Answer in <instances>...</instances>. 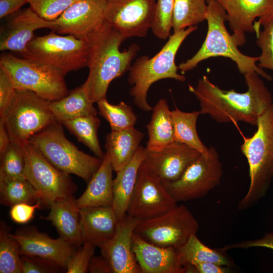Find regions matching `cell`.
<instances>
[{"instance_id":"1","label":"cell","mask_w":273,"mask_h":273,"mask_svg":"<svg viewBox=\"0 0 273 273\" xmlns=\"http://www.w3.org/2000/svg\"><path fill=\"white\" fill-rule=\"evenodd\" d=\"M247 92L223 90L204 75L189 89L199 102L200 114L209 115L216 122H244L257 125L259 116L273 103L271 94L256 72L244 74Z\"/></svg>"},{"instance_id":"2","label":"cell","mask_w":273,"mask_h":273,"mask_svg":"<svg viewBox=\"0 0 273 273\" xmlns=\"http://www.w3.org/2000/svg\"><path fill=\"white\" fill-rule=\"evenodd\" d=\"M86 39L88 47L87 67L89 73L81 85L94 104L106 99L110 83L129 71L140 47L132 43L120 51V46L125 39L106 21Z\"/></svg>"},{"instance_id":"3","label":"cell","mask_w":273,"mask_h":273,"mask_svg":"<svg viewBox=\"0 0 273 273\" xmlns=\"http://www.w3.org/2000/svg\"><path fill=\"white\" fill-rule=\"evenodd\" d=\"M257 130L241 146L249 165L250 185L238 208L255 205L266 194L273 179V103L258 118Z\"/></svg>"},{"instance_id":"4","label":"cell","mask_w":273,"mask_h":273,"mask_svg":"<svg viewBox=\"0 0 273 273\" xmlns=\"http://www.w3.org/2000/svg\"><path fill=\"white\" fill-rule=\"evenodd\" d=\"M197 28L195 25L173 32L153 57L144 55L135 60L129 71L127 81L132 86L129 93L139 109L145 111L152 110L147 97L150 86L154 82L166 78L181 82L186 80L183 74L177 73L178 69L175 63V58L184 40Z\"/></svg>"},{"instance_id":"5","label":"cell","mask_w":273,"mask_h":273,"mask_svg":"<svg viewBox=\"0 0 273 273\" xmlns=\"http://www.w3.org/2000/svg\"><path fill=\"white\" fill-rule=\"evenodd\" d=\"M206 14L208 31L200 49L191 58L180 63L177 67L184 74L197 67L201 61L211 57H224L233 61L239 71L243 75L256 72L267 80L272 77L256 64L259 57H250L242 54L238 49L233 37L224 25L227 14L223 7L216 0L208 3Z\"/></svg>"},{"instance_id":"6","label":"cell","mask_w":273,"mask_h":273,"mask_svg":"<svg viewBox=\"0 0 273 273\" xmlns=\"http://www.w3.org/2000/svg\"><path fill=\"white\" fill-rule=\"evenodd\" d=\"M62 123L56 120L29 140L55 167L88 183L100 167L102 159L79 150L66 137Z\"/></svg>"},{"instance_id":"7","label":"cell","mask_w":273,"mask_h":273,"mask_svg":"<svg viewBox=\"0 0 273 273\" xmlns=\"http://www.w3.org/2000/svg\"><path fill=\"white\" fill-rule=\"evenodd\" d=\"M0 67L16 89L31 91L49 101L59 100L69 92L64 79L65 75L39 61L4 53L0 56Z\"/></svg>"},{"instance_id":"8","label":"cell","mask_w":273,"mask_h":273,"mask_svg":"<svg viewBox=\"0 0 273 273\" xmlns=\"http://www.w3.org/2000/svg\"><path fill=\"white\" fill-rule=\"evenodd\" d=\"M21 55L48 65L66 75L87 66L88 43L86 39L61 35L52 30L45 35L35 36Z\"/></svg>"},{"instance_id":"9","label":"cell","mask_w":273,"mask_h":273,"mask_svg":"<svg viewBox=\"0 0 273 273\" xmlns=\"http://www.w3.org/2000/svg\"><path fill=\"white\" fill-rule=\"evenodd\" d=\"M50 103L31 91L16 89L12 102L0 118L12 143L23 146L32 135L56 120Z\"/></svg>"},{"instance_id":"10","label":"cell","mask_w":273,"mask_h":273,"mask_svg":"<svg viewBox=\"0 0 273 273\" xmlns=\"http://www.w3.org/2000/svg\"><path fill=\"white\" fill-rule=\"evenodd\" d=\"M223 174L219 154L213 147L194 160L181 176L174 181H162L176 202L198 199L219 184Z\"/></svg>"},{"instance_id":"11","label":"cell","mask_w":273,"mask_h":273,"mask_svg":"<svg viewBox=\"0 0 273 273\" xmlns=\"http://www.w3.org/2000/svg\"><path fill=\"white\" fill-rule=\"evenodd\" d=\"M199 227L189 209L184 205H177L159 215L141 220L134 234L158 246L178 248L196 234Z\"/></svg>"},{"instance_id":"12","label":"cell","mask_w":273,"mask_h":273,"mask_svg":"<svg viewBox=\"0 0 273 273\" xmlns=\"http://www.w3.org/2000/svg\"><path fill=\"white\" fill-rule=\"evenodd\" d=\"M23 148L24 177L36 191L43 205L49 207L58 199L73 196L77 186L69 174L55 167L29 142Z\"/></svg>"},{"instance_id":"13","label":"cell","mask_w":273,"mask_h":273,"mask_svg":"<svg viewBox=\"0 0 273 273\" xmlns=\"http://www.w3.org/2000/svg\"><path fill=\"white\" fill-rule=\"evenodd\" d=\"M176 205L177 202L168 193L161 180L142 162L127 214L144 220L159 215Z\"/></svg>"},{"instance_id":"14","label":"cell","mask_w":273,"mask_h":273,"mask_svg":"<svg viewBox=\"0 0 273 273\" xmlns=\"http://www.w3.org/2000/svg\"><path fill=\"white\" fill-rule=\"evenodd\" d=\"M156 0H106L105 21L125 39L145 37L151 29Z\"/></svg>"},{"instance_id":"15","label":"cell","mask_w":273,"mask_h":273,"mask_svg":"<svg viewBox=\"0 0 273 273\" xmlns=\"http://www.w3.org/2000/svg\"><path fill=\"white\" fill-rule=\"evenodd\" d=\"M224 9L236 44L245 43V32L257 34L261 26L273 20V0H216Z\"/></svg>"},{"instance_id":"16","label":"cell","mask_w":273,"mask_h":273,"mask_svg":"<svg viewBox=\"0 0 273 273\" xmlns=\"http://www.w3.org/2000/svg\"><path fill=\"white\" fill-rule=\"evenodd\" d=\"M106 0H78L57 19L55 31L86 39L105 21Z\"/></svg>"},{"instance_id":"17","label":"cell","mask_w":273,"mask_h":273,"mask_svg":"<svg viewBox=\"0 0 273 273\" xmlns=\"http://www.w3.org/2000/svg\"><path fill=\"white\" fill-rule=\"evenodd\" d=\"M141 221L126 214L118 221L113 236L99 247L112 273H142L132 249L134 231Z\"/></svg>"},{"instance_id":"18","label":"cell","mask_w":273,"mask_h":273,"mask_svg":"<svg viewBox=\"0 0 273 273\" xmlns=\"http://www.w3.org/2000/svg\"><path fill=\"white\" fill-rule=\"evenodd\" d=\"M145 165L162 181H174L201 153L188 145L174 142L159 151L145 148Z\"/></svg>"},{"instance_id":"19","label":"cell","mask_w":273,"mask_h":273,"mask_svg":"<svg viewBox=\"0 0 273 273\" xmlns=\"http://www.w3.org/2000/svg\"><path fill=\"white\" fill-rule=\"evenodd\" d=\"M54 21L46 20L30 7L19 10L11 15L1 27L0 50L11 51L23 54L28 43L35 37L34 32L41 28L54 31Z\"/></svg>"},{"instance_id":"20","label":"cell","mask_w":273,"mask_h":273,"mask_svg":"<svg viewBox=\"0 0 273 273\" xmlns=\"http://www.w3.org/2000/svg\"><path fill=\"white\" fill-rule=\"evenodd\" d=\"M10 236L19 244L21 255L49 260L64 269L76 251L75 246L62 238L52 239L34 229L10 234Z\"/></svg>"},{"instance_id":"21","label":"cell","mask_w":273,"mask_h":273,"mask_svg":"<svg viewBox=\"0 0 273 273\" xmlns=\"http://www.w3.org/2000/svg\"><path fill=\"white\" fill-rule=\"evenodd\" d=\"M132 249L142 273H187L177 248L155 245L133 233Z\"/></svg>"},{"instance_id":"22","label":"cell","mask_w":273,"mask_h":273,"mask_svg":"<svg viewBox=\"0 0 273 273\" xmlns=\"http://www.w3.org/2000/svg\"><path fill=\"white\" fill-rule=\"evenodd\" d=\"M79 213L82 244L99 247L113 236L118 220L112 206L82 208Z\"/></svg>"},{"instance_id":"23","label":"cell","mask_w":273,"mask_h":273,"mask_svg":"<svg viewBox=\"0 0 273 273\" xmlns=\"http://www.w3.org/2000/svg\"><path fill=\"white\" fill-rule=\"evenodd\" d=\"M48 216L44 217L56 227L60 237L72 245H82L79 209L73 196L56 200L50 206Z\"/></svg>"},{"instance_id":"24","label":"cell","mask_w":273,"mask_h":273,"mask_svg":"<svg viewBox=\"0 0 273 273\" xmlns=\"http://www.w3.org/2000/svg\"><path fill=\"white\" fill-rule=\"evenodd\" d=\"M113 171L110 158L106 153L100 167L87 183L85 191L75 199L78 209L99 206H112Z\"/></svg>"},{"instance_id":"25","label":"cell","mask_w":273,"mask_h":273,"mask_svg":"<svg viewBox=\"0 0 273 273\" xmlns=\"http://www.w3.org/2000/svg\"><path fill=\"white\" fill-rule=\"evenodd\" d=\"M145 157V148L140 146L129 163L117 172L116 176L113 179L112 207L118 221L127 214L138 171Z\"/></svg>"},{"instance_id":"26","label":"cell","mask_w":273,"mask_h":273,"mask_svg":"<svg viewBox=\"0 0 273 273\" xmlns=\"http://www.w3.org/2000/svg\"><path fill=\"white\" fill-rule=\"evenodd\" d=\"M144 133L132 127L111 131L106 137L105 149L114 171L123 168L132 159L140 147Z\"/></svg>"},{"instance_id":"27","label":"cell","mask_w":273,"mask_h":273,"mask_svg":"<svg viewBox=\"0 0 273 273\" xmlns=\"http://www.w3.org/2000/svg\"><path fill=\"white\" fill-rule=\"evenodd\" d=\"M147 129L148 150L159 151L175 142L171 111L165 99H160L153 108Z\"/></svg>"},{"instance_id":"28","label":"cell","mask_w":273,"mask_h":273,"mask_svg":"<svg viewBox=\"0 0 273 273\" xmlns=\"http://www.w3.org/2000/svg\"><path fill=\"white\" fill-rule=\"evenodd\" d=\"M93 104L81 85L64 98L50 102V107L55 119L63 123L80 117L97 116L98 111Z\"/></svg>"},{"instance_id":"29","label":"cell","mask_w":273,"mask_h":273,"mask_svg":"<svg viewBox=\"0 0 273 273\" xmlns=\"http://www.w3.org/2000/svg\"><path fill=\"white\" fill-rule=\"evenodd\" d=\"M177 250L181 262L185 267L193 262H212L230 267L235 266L233 261L226 256L225 252L218 249L210 248L198 239L196 234L192 235Z\"/></svg>"},{"instance_id":"30","label":"cell","mask_w":273,"mask_h":273,"mask_svg":"<svg viewBox=\"0 0 273 273\" xmlns=\"http://www.w3.org/2000/svg\"><path fill=\"white\" fill-rule=\"evenodd\" d=\"M171 114L175 141L186 144L201 154L207 152L208 148L202 142L197 131L200 111L184 112L176 107Z\"/></svg>"},{"instance_id":"31","label":"cell","mask_w":273,"mask_h":273,"mask_svg":"<svg viewBox=\"0 0 273 273\" xmlns=\"http://www.w3.org/2000/svg\"><path fill=\"white\" fill-rule=\"evenodd\" d=\"M62 123L97 157L103 159L105 153L98 138V130L101 122L97 116L80 117Z\"/></svg>"},{"instance_id":"32","label":"cell","mask_w":273,"mask_h":273,"mask_svg":"<svg viewBox=\"0 0 273 273\" xmlns=\"http://www.w3.org/2000/svg\"><path fill=\"white\" fill-rule=\"evenodd\" d=\"M207 0H175L172 19L173 32L206 20Z\"/></svg>"},{"instance_id":"33","label":"cell","mask_w":273,"mask_h":273,"mask_svg":"<svg viewBox=\"0 0 273 273\" xmlns=\"http://www.w3.org/2000/svg\"><path fill=\"white\" fill-rule=\"evenodd\" d=\"M39 200L37 192L25 178L0 179V201L6 206L21 203L33 204Z\"/></svg>"},{"instance_id":"34","label":"cell","mask_w":273,"mask_h":273,"mask_svg":"<svg viewBox=\"0 0 273 273\" xmlns=\"http://www.w3.org/2000/svg\"><path fill=\"white\" fill-rule=\"evenodd\" d=\"M99 114L109 123L112 131H119L134 127L137 116L132 108L124 102L117 105L104 99L97 103Z\"/></svg>"},{"instance_id":"35","label":"cell","mask_w":273,"mask_h":273,"mask_svg":"<svg viewBox=\"0 0 273 273\" xmlns=\"http://www.w3.org/2000/svg\"><path fill=\"white\" fill-rule=\"evenodd\" d=\"M3 222L0 230V273H21L20 245L10 236Z\"/></svg>"},{"instance_id":"36","label":"cell","mask_w":273,"mask_h":273,"mask_svg":"<svg viewBox=\"0 0 273 273\" xmlns=\"http://www.w3.org/2000/svg\"><path fill=\"white\" fill-rule=\"evenodd\" d=\"M25 155L23 146L11 143L1 157L0 179L25 178Z\"/></svg>"},{"instance_id":"37","label":"cell","mask_w":273,"mask_h":273,"mask_svg":"<svg viewBox=\"0 0 273 273\" xmlns=\"http://www.w3.org/2000/svg\"><path fill=\"white\" fill-rule=\"evenodd\" d=\"M174 1L156 0L151 29L159 39H166L170 35Z\"/></svg>"},{"instance_id":"38","label":"cell","mask_w":273,"mask_h":273,"mask_svg":"<svg viewBox=\"0 0 273 273\" xmlns=\"http://www.w3.org/2000/svg\"><path fill=\"white\" fill-rule=\"evenodd\" d=\"M78 0H28L30 8L39 16L48 20L57 19Z\"/></svg>"},{"instance_id":"39","label":"cell","mask_w":273,"mask_h":273,"mask_svg":"<svg viewBox=\"0 0 273 273\" xmlns=\"http://www.w3.org/2000/svg\"><path fill=\"white\" fill-rule=\"evenodd\" d=\"M256 37V43L261 50L258 66L273 71V20L264 25Z\"/></svg>"},{"instance_id":"40","label":"cell","mask_w":273,"mask_h":273,"mask_svg":"<svg viewBox=\"0 0 273 273\" xmlns=\"http://www.w3.org/2000/svg\"><path fill=\"white\" fill-rule=\"evenodd\" d=\"M76 251L70 259L66 267L67 273H86L88 272L89 264L94 256L96 246L85 242Z\"/></svg>"},{"instance_id":"41","label":"cell","mask_w":273,"mask_h":273,"mask_svg":"<svg viewBox=\"0 0 273 273\" xmlns=\"http://www.w3.org/2000/svg\"><path fill=\"white\" fill-rule=\"evenodd\" d=\"M22 273L55 272L62 268L52 261L36 256L21 255Z\"/></svg>"},{"instance_id":"42","label":"cell","mask_w":273,"mask_h":273,"mask_svg":"<svg viewBox=\"0 0 273 273\" xmlns=\"http://www.w3.org/2000/svg\"><path fill=\"white\" fill-rule=\"evenodd\" d=\"M16 89L5 70L0 67V118L12 102Z\"/></svg>"},{"instance_id":"43","label":"cell","mask_w":273,"mask_h":273,"mask_svg":"<svg viewBox=\"0 0 273 273\" xmlns=\"http://www.w3.org/2000/svg\"><path fill=\"white\" fill-rule=\"evenodd\" d=\"M41 204L40 201L38 200L33 204L26 203L15 204L11 207L10 216L17 223H26L33 218L35 210L39 209Z\"/></svg>"},{"instance_id":"44","label":"cell","mask_w":273,"mask_h":273,"mask_svg":"<svg viewBox=\"0 0 273 273\" xmlns=\"http://www.w3.org/2000/svg\"><path fill=\"white\" fill-rule=\"evenodd\" d=\"M252 247H262L273 250V233H266L260 239L235 243L218 249L225 252L232 249H247Z\"/></svg>"},{"instance_id":"45","label":"cell","mask_w":273,"mask_h":273,"mask_svg":"<svg viewBox=\"0 0 273 273\" xmlns=\"http://www.w3.org/2000/svg\"><path fill=\"white\" fill-rule=\"evenodd\" d=\"M194 273H228L231 272V268L212 262H193Z\"/></svg>"},{"instance_id":"46","label":"cell","mask_w":273,"mask_h":273,"mask_svg":"<svg viewBox=\"0 0 273 273\" xmlns=\"http://www.w3.org/2000/svg\"><path fill=\"white\" fill-rule=\"evenodd\" d=\"M26 3L28 0H0V18L16 13Z\"/></svg>"},{"instance_id":"47","label":"cell","mask_w":273,"mask_h":273,"mask_svg":"<svg viewBox=\"0 0 273 273\" xmlns=\"http://www.w3.org/2000/svg\"><path fill=\"white\" fill-rule=\"evenodd\" d=\"M88 271L91 273H112L109 262L102 255L92 257L89 264Z\"/></svg>"},{"instance_id":"48","label":"cell","mask_w":273,"mask_h":273,"mask_svg":"<svg viewBox=\"0 0 273 273\" xmlns=\"http://www.w3.org/2000/svg\"><path fill=\"white\" fill-rule=\"evenodd\" d=\"M9 133L4 121L0 119V156H2L11 144Z\"/></svg>"},{"instance_id":"49","label":"cell","mask_w":273,"mask_h":273,"mask_svg":"<svg viewBox=\"0 0 273 273\" xmlns=\"http://www.w3.org/2000/svg\"><path fill=\"white\" fill-rule=\"evenodd\" d=\"M211 1H212V0H207V4H208V3H209Z\"/></svg>"}]
</instances>
